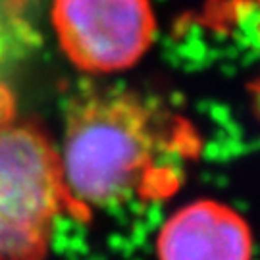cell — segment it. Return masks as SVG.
<instances>
[{
	"mask_svg": "<svg viewBox=\"0 0 260 260\" xmlns=\"http://www.w3.org/2000/svg\"><path fill=\"white\" fill-rule=\"evenodd\" d=\"M254 4H256V0H233V10H235V14H239V10H247Z\"/></svg>",
	"mask_w": 260,
	"mask_h": 260,
	"instance_id": "obj_5",
	"label": "cell"
},
{
	"mask_svg": "<svg viewBox=\"0 0 260 260\" xmlns=\"http://www.w3.org/2000/svg\"><path fill=\"white\" fill-rule=\"evenodd\" d=\"M156 252L158 260H251L252 235L232 206L197 201L162 225Z\"/></svg>",
	"mask_w": 260,
	"mask_h": 260,
	"instance_id": "obj_4",
	"label": "cell"
},
{
	"mask_svg": "<svg viewBox=\"0 0 260 260\" xmlns=\"http://www.w3.org/2000/svg\"><path fill=\"white\" fill-rule=\"evenodd\" d=\"M197 154L191 123L137 91L94 87L68 104L60 160L74 216L174 195Z\"/></svg>",
	"mask_w": 260,
	"mask_h": 260,
	"instance_id": "obj_1",
	"label": "cell"
},
{
	"mask_svg": "<svg viewBox=\"0 0 260 260\" xmlns=\"http://www.w3.org/2000/svg\"><path fill=\"white\" fill-rule=\"evenodd\" d=\"M72 214L60 152L45 131L0 108V260H45Z\"/></svg>",
	"mask_w": 260,
	"mask_h": 260,
	"instance_id": "obj_2",
	"label": "cell"
},
{
	"mask_svg": "<svg viewBox=\"0 0 260 260\" xmlns=\"http://www.w3.org/2000/svg\"><path fill=\"white\" fill-rule=\"evenodd\" d=\"M52 25L68 60L85 74L127 70L156 37L150 0H54Z\"/></svg>",
	"mask_w": 260,
	"mask_h": 260,
	"instance_id": "obj_3",
	"label": "cell"
}]
</instances>
